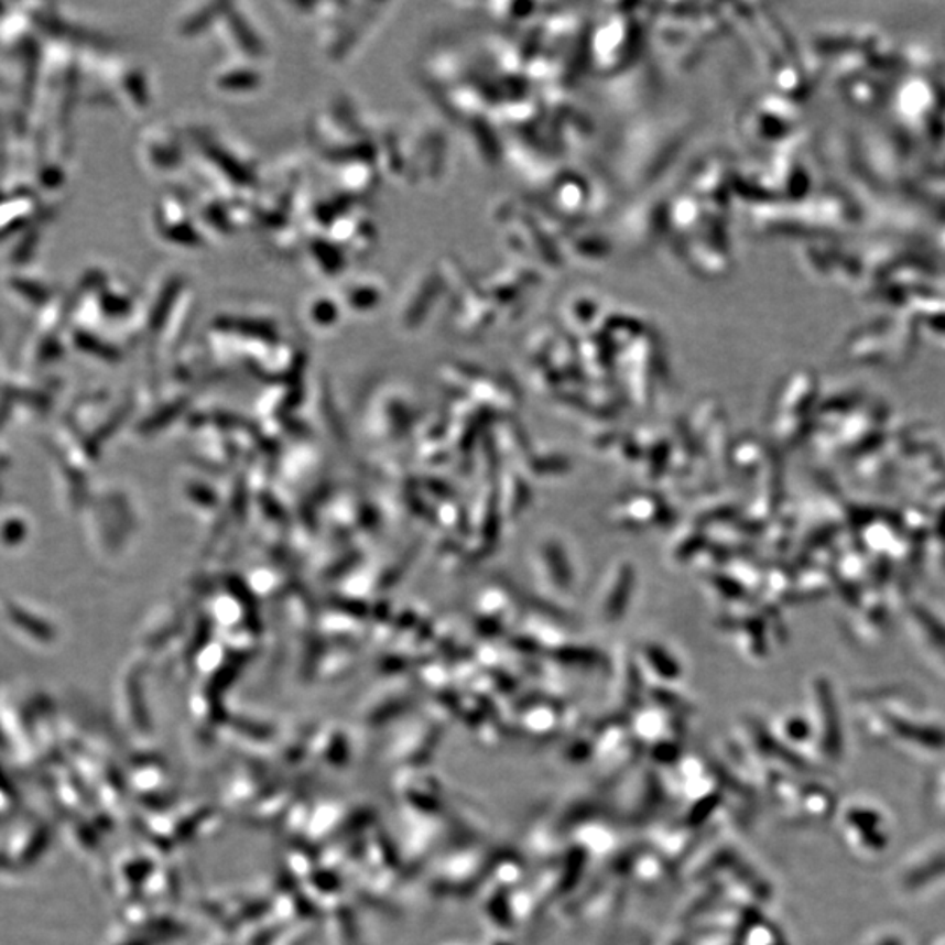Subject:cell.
Here are the masks:
<instances>
[{
	"label": "cell",
	"mask_w": 945,
	"mask_h": 945,
	"mask_svg": "<svg viewBox=\"0 0 945 945\" xmlns=\"http://www.w3.org/2000/svg\"><path fill=\"white\" fill-rule=\"evenodd\" d=\"M618 578L615 579V590L613 594H608L605 602V615L606 620H617L618 615L622 613V609H626L627 600H629L630 594V571L627 567H620V571L617 573Z\"/></svg>",
	"instance_id": "7a4b0ae2"
},
{
	"label": "cell",
	"mask_w": 945,
	"mask_h": 945,
	"mask_svg": "<svg viewBox=\"0 0 945 945\" xmlns=\"http://www.w3.org/2000/svg\"><path fill=\"white\" fill-rule=\"evenodd\" d=\"M362 279L358 284L350 285L346 294L347 307L350 311H373L380 302V290L373 282Z\"/></svg>",
	"instance_id": "3957f363"
},
{
	"label": "cell",
	"mask_w": 945,
	"mask_h": 945,
	"mask_svg": "<svg viewBox=\"0 0 945 945\" xmlns=\"http://www.w3.org/2000/svg\"><path fill=\"white\" fill-rule=\"evenodd\" d=\"M214 83H216V88H221V90L233 91V94L246 91L248 94V91L256 90L260 86L261 77L252 68L231 67L230 65L222 73L214 76Z\"/></svg>",
	"instance_id": "6da1fadb"
},
{
	"label": "cell",
	"mask_w": 945,
	"mask_h": 945,
	"mask_svg": "<svg viewBox=\"0 0 945 945\" xmlns=\"http://www.w3.org/2000/svg\"><path fill=\"white\" fill-rule=\"evenodd\" d=\"M338 314H340V311H338L337 303L328 298H315L312 302L311 308H308V317H311L314 324L337 323Z\"/></svg>",
	"instance_id": "277c9868"
}]
</instances>
